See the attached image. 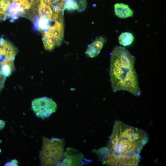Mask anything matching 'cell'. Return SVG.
Here are the masks:
<instances>
[{
    "instance_id": "1",
    "label": "cell",
    "mask_w": 166,
    "mask_h": 166,
    "mask_svg": "<svg viewBox=\"0 0 166 166\" xmlns=\"http://www.w3.org/2000/svg\"><path fill=\"white\" fill-rule=\"evenodd\" d=\"M135 58L126 48L117 46L111 54L110 68V81L113 90H126L140 96L137 75L134 65Z\"/></svg>"
},
{
    "instance_id": "2",
    "label": "cell",
    "mask_w": 166,
    "mask_h": 166,
    "mask_svg": "<svg viewBox=\"0 0 166 166\" xmlns=\"http://www.w3.org/2000/svg\"><path fill=\"white\" fill-rule=\"evenodd\" d=\"M148 139V134L143 130L117 121L114 124L107 147L110 152L118 155H140Z\"/></svg>"
},
{
    "instance_id": "3",
    "label": "cell",
    "mask_w": 166,
    "mask_h": 166,
    "mask_svg": "<svg viewBox=\"0 0 166 166\" xmlns=\"http://www.w3.org/2000/svg\"><path fill=\"white\" fill-rule=\"evenodd\" d=\"M64 146V141L62 139L43 137L42 147L40 155L42 165H59L63 158Z\"/></svg>"
},
{
    "instance_id": "4",
    "label": "cell",
    "mask_w": 166,
    "mask_h": 166,
    "mask_svg": "<svg viewBox=\"0 0 166 166\" xmlns=\"http://www.w3.org/2000/svg\"><path fill=\"white\" fill-rule=\"evenodd\" d=\"M95 152L102 163L109 166H138L141 158L140 155L126 156L110 153L108 147L100 148Z\"/></svg>"
},
{
    "instance_id": "5",
    "label": "cell",
    "mask_w": 166,
    "mask_h": 166,
    "mask_svg": "<svg viewBox=\"0 0 166 166\" xmlns=\"http://www.w3.org/2000/svg\"><path fill=\"white\" fill-rule=\"evenodd\" d=\"M31 105L36 115L42 119L49 117L55 112L57 109L56 103L46 97L35 99L32 101Z\"/></svg>"
},
{
    "instance_id": "6",
    "label": "cell",
    "mask_w": 166,
    "mask_h": 166,
    "mask_svg": "<svg viewBox=\"0 0 166 166\" xmlns=\"http://www.w3.org/2000/svg\"><path fill=\"white\" fill-rule=\"evenodd\" d=\"M84 158L82 154L76 149L68 148L64 153L63 158L59 165L61 166H81Z\"/></svg>"
},
{
    "instance_id": "7",
    "label": "cell",
    "mask_w": 166,
    "mask_h": 166,
    "mask_svg": "<svg viewBox=\"0 0 166 166\" xmlns=\"http://www.w3.org/2000/svg\"><path fill=\"white\" fill-rule=\"evenodd\" d=\"M51 34L55 38L57 46L61 45L64 38V25L63 22L55 21L54 24L45 30Z\"/></svg>"
},
{
    "instance_id": "8",
    "label": "cell",
    "mask_w": 166,
    "mask_h": 166,
    "mask_svg": "<svg viewBox=\"0 0 166 166\" xmlns=\"http://www.w3.org/2000/svg\"><path fill=\"white\" fill-rule=\"evenodd\" d=\"M87 6L86 0H65L62 10L63 12L66 10L81 12L85 10Z\"/></svg>"
},
{
    "instance_id": "9",
    "label": "cell",
    "mask_w": 166,
    "mask_h": 166,
    "mask_svg": "<svg viewBox=\"0 0 166 166\" xmlns=\"http://www.w3.org/2000/svg\"><path fill=\"white\" fill-rule=\"evenodd\" d=\"M105 42L106 40L104 38L98 37L88 46L85 54L91 58L97 57L100 53Z\"/></svg>"
},
{
    "instance_id": "10",
    "label": "cell",
    "mask_w": 166,
    "mask_h": 166,
    "mask_svg": "<svg viewBox=\"0 0 166 166\" xmlns=\"http://www.w3.org/2000/svg\"><path fill=\"white\" fill-rule=\"evenodd\" d=\"M116 15L119 18H125L133 16L132 10L127 4L122 3H117L114 5Z\"/></svg>"
},
{
    "instance_id": "11",
    "label": "cell",
    "mask_w": 166,
    "mask_h": 166,
    "mask_svg": "<svg viewBox=\"0 0 166 166\" xmlns=\"http://www.w3.org/2000/svg\"><path fill=\"white\" fill-rule=\"evenodd\" d=\"M53 10L50 6L46 4L43 0H40L37 10V16L39 17L49 19L52 21Z\"/></svg>"
},
{
    "instance_id": "12",
    "label": "cell",
    "mask_w": 166,
    "mask_h": 166,
    "mask_svg": "<svg viewBox=\"0 0 166 166\" xmlns=\"http://www.w3.org/2000/svg\"><path fill=\"white\" fill-rule=\"evenodd\" d=\"M42 40L44 47L47 50H51L57 46L56 40L51 34L46 31L43 32Z\"/></svg>"
},
{
    "instance_id": "13",
    "label": "cell",
    "mask_w": 166,
    "mask_h": 166,
    "mask_svg": "<svg viewBox=\"0 0 166 166\" xmlns=\"http://www.w3.org/2000/svg\"><path fill=\"white\" fill-rule=\"evenodd\" d=\"M50 22L49 19L41 18L37 16L33 22L34 28L35 30L43 33L50 26Z\"/></svg>"
},
{
    "instance_id": "14",
    "label": "cell",
    "mask_w": 166,
    "mask_h": 166,
    "mask_svg": "<svg viewBox=\"0 0 166 166\" xmlns=\"http://www.w3.org/2000/svg\"><path fill=\"white\" fill-rule=\"evenodd\" d=\"M134 39L132 34L128 32L122 33L119 37L120 44L125 46L131 45L133 42Z\"/></svg>"
},
{
    "instance_id": "15",
    "label": "cell",
    "mask_w": 166,
    "mask_h": 166,
    "mask_svg": "<svg viewBox=\"0 0 166 166\" xmlns=\"http://www.w3.org/2000/svg\"><path fill=\"white\" fill-rule=\"evenodd\" d=\"M14 160L12 161L11 162H9L6 163L5 166H18L15 163L16 162H14Z\"/></svg>"
},
{
    "instance_id": "16",
    "label": "cell",
    "mask_w": 166,
    "mask_h": 166,
    "mask_svg": "<svg viewBox=\"0 0 166 166\" xmlns=\"http://www.w3.org/2000/svg\"><path fill=\"white\" fill-rule=\"evenodd\" d=\"M5 125V122L4 121L0 120V130L2 129Z\"/></svg>"
},
{
    "instance_id": "17",
    "label": "cell",
    "mask_w": 166,
    "mask_h": 166,
    "mask_svg": "<svg viewBox=\"0 0 166 166\" xmlns=\"http://www.w3.org/2000/svg\"><path fill=\"white\" fill-rule=\"evenodd\" d=\"M43 1L46 4L51 6L54 0H43Z\"/></svg>"
},
{
    "instance_id": "18",
    "label": "cell",
    "mask_w": 166,
    "mask_h": 166,
    "mask_svg": "<svg viewBox=\"0 0 166 166\" xmlns=\"http://www.w3.org/2000/svg\"><path fill=\"white\" fill-rule=\"evenodd\" d=\"M55 0H54V1L53 2H54Z\"/></svg>"
},
{
    "instance_id": "19",
    "label": "cell",
    "mask_w": 166,
    "mask_h": 166,
    "mask_svg": "<svg viewBox=\"0 0 166 166\" xmlns=\"http://www.w3.org/2000/svg\"><path fill=\"white\" fill-rule=\"evenodd\" d=\"M1 150L0 149V152H1Z\"/></svg>"
}]
</instances>
